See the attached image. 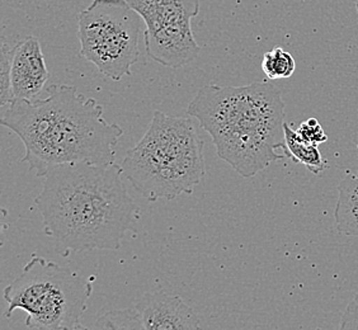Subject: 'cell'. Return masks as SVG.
I'll list each match as a JSON object with an SVG mask.
<instances>
[{
	"label": "cell",
	"mask_w": 358,
	"mask_h": 330,
	"mask_svg": "<svg viewBox=\"0 0 358 330\" xmlns=\"http://www.w3.org/2000/svg\"><path fill=\"white\" fill-rule=\"evenodd\" d=\"M121 165L62 164L43 177L35 200L43 233L62 257L118 250L138 233L141 213L124 186Z\"/></svg>",
	"instance_id": "cell-1"
},
{
	"label": "cell",
	"mask_w": 358,
	"mask_h": 330,
	"mask_svg": "<svg viewBox=\"0 0 358 330\" xmlns=\"http://www.w3.org/2000/svg\"><path fill=\"white\" fill-rule=\"evenodd\" d=\"M1 124L17 134L26 148L22 163L38 178L62 164H112L124 135L118 124L103 118V107L76 87L54 84L43 99H14Z\"/></svg>",
	"instance_id": "cell-2"
},
{
	"label": "cell",
	"mask_w": 358,
	"mask_h": 330,
	"mask_svg": "<svg viewBox=\"0 0 358 330\" xmlns=\"http://www.w3.org/2000/svg\"><path fill=\"white\" fill-rule=\"evenodd\" d=\"M213 138L219 158L244 178L287 157L285 102L271 82L206 85L187 108Z\"/></svg>",
	"instance_id": "cell-3"
},
{
	"label": "cell",
	"mask_w": 358,
	"mask_h": 330,
	"mask_svg": "<svg viewBox=\"0 0 358 330\" xmlns=\"http://www.w3.org/2000/svg\"><path fill=\"white\" fill-rule=\"evenodd\" d=\"M121 166L145 200H174L191 194L203 178V141L191 118L155 110L149 129Z\"/></svg>",
	"instance_id": "cell-4"
},
{
	"label": "cell",
	"mask_w": 358,
	"mask_h": 330,
	"mask_svg": "<svg viewBox=\"0 0 358 330\" xmlns=\"http://www.w3.org/2000/svg\"><path fill=\"white\" fill-rule=\"evenodd\" d=\"M94 277L83 278L55 261L34 255L13 282L4 289L6 317L23 310L31 329H85L83 317L93 292Z\"/></svg>",
	"instance_id": "cell-5"
},
{
	"label": "cell",
	"mask_w": 358,
	"mask_h": 330,
	"mask_svg": "<svg viewBox=\"0 0 358 330\" xmlns=\"http://www.w3.org/2000/svg\"><path fill=\"white\" fill-rule=\"evenodd\" d=\"M144 20L126 0H93L78 15L79 55L115 82L131 74Z\"/></svg>",
	"instance_id": "cell-6"
},
{
	"label": "cell",
	"mask_w": 358,
	"mask_h": 330,
	"mask_svg": "<svg viewBox=\"0 0 358 330\" xmlns=\"http://www.w3.org/2000/svg\"><path fill=\"white\" fill-rule=\"evenodd\" d=\"M138 310L141 329H199L200 317L182 297L171 295L164 289L146 292L138 300Z\"/></svg>",
	"instance_id": "cell-7"
},
{
	"label": "cell",
	"mask_w": 358,
	"mask_h": 330,
	"mask_svg": "<svg viewBox=\"0 0 358 330\" xmlns=\"http://www.w3.org/2000/svg\"><path fill=\"white\" fill-rule=\"evenodd\" d=\"M10 51L14 99L32 101L41 93L50 76L41 43L36 36H27L12 46Z\"/></svg>",
	"instance_id": "cell-8"
},
{
	"label": "cell",
	"mask_w": 358,
	"mask_h": 330,
	"mask_svg": "<svg viewBox=\"0 0 358 330\" xmlns=\"http://www.w3.org/2000/svg\"><path fill=\"white\" fill-rule=\"evenodd\" d=\"M145 51L154 62L179 69L196 60L201 48L194 40L192 23L166 28L152 34L144 32Z\"/></svg>",
	"instance_id": "cell-9"
},
{
	"label": "cell",
	"mask_w": 358,
	"mask_h": 330,
	"mask_svg": "<svg viewBox=\"0 0 358 330\" xmlns=\"http://www.w3.org/2000/svg\"><path fill=\"white\" fill-rule=\"evenodd\" d=\"M144 20L145 34L188 24L200 12V0H126Z\"/></svg>",
	"instance_id": "cell-10"
},
{
	"label": "cell",
	"mask_w": 358,
	"mask_h": 330,
	"mask_svg": "<svg viewBox=\"0 0 358 330\" xmlns=\"http://www.w3.org/2000/svg\"><path fill=\"white\" fill-rule=\"evenodd\" d=\"M338 191L339 197L334 213L338 233L358 238V177H345Z\"/></svg>",
	"instance_id": "cell-11"
},
{
	"label": "cell",
	"mask_w": 358,
	"mask_h": 330,
	"mask_svg": "<svg viewBox=\"0 0 358 330\" xmlns=\"http://www.w3.org/2000/svg\"><path fill=\"white\" fill-rule=\"evenodd\" d=\"M285 141L287 146V157L292 159L295 163L305 165L308 171L314 174H319L325 169L323 157L317 149V145L309 144L303 141V138L297 135L295 130H292L289 124L285 122Z\"/></svg>",
	"instance_id": "cell-12"
},
{
	"label": "cell",
	"mask_w": 358,
	"mask_h": 330,
	"mask_svg": "<svg viewBox=\"0 0 358 330\" xmlns=\"http://www.w3.org/2000/svg\"><path fill=\"white\" fill-rule=\"evenodd\" d=\"M262 70L269 80L287 79L295 73L296 62L289 52L277 46L263 56Z\"/></svg>",
	"instance_id": "cell-13"
},
{
	"label": "cell",
	"mask_w": 358,
	"mask_h": 330,
	"mask_svg": "<svg viewBox=\"0 0 358 330\" xmlns=\"http://www.w3.org/2000/svg\"><path fill=\"white\" fill-rule=\"evenodd\" d=\"M96 329H141L138 310L134 308L112 310L96 319Z\"/></svg>",
	"instance_id": "cell-14"
},
{
	"label": "cell",
	"mask_w": 358,
	"mask_h": 330,
	"mask_svg": "<svg viewBox=\"0 0 358 330\" xmlns=\"http://www.w3.org/2000/svg\"><path fill=\"white\" fill-rule=\"evenodd\" d=\"M10 57L12 51L7 45L1 46V62H0V104L6 106L14 101L12 89V78H10Z\"/></svg>",
	"instance_id": "cell-15"
},
{
	"label": "cell",
	"mask_w": 358,
	"mask_h": 330,
	"mask_svg": "<svg viewBox=\"0 0 358 330\" xmlns=\"http://www.w3.org/2000/svg\"><path fill=\"white\" fill-rule=\"evenodd\" d=\"M296 132L303 141H306L309 144L317 145V146L328 140V136H327L325 131L323 130L322 124H319L317 118L314 117L309 118L300 124Z\"/></svg>",
	"instance_id": "cell-16"
},
{
	"label": "cell",
	"mask_w": 358,
	"mask_h": 330,
	"mask_svg": "<svg viewBox=\"0 0 358 330\" xmlns=\"http://www.w3.org/2000/svg\"><path fill=\"white\" fill-rule=\"evenodd\" d=\"M339 329L358 330V294L345 308V313L341 317Z\"/></svg>",
	"instance_id": "cell-17"
},
{
	"label": "cell",
	"mask_w": 358,
	"mask_h": 330,
	"mask_svg": "<svg viewBox=\"0 0 358 330\" xmlns=\"http://www.w3.org/2000/svg\"><path fill=\"white\" fill-rule=\"evenodd\" d=\"M356 8H357V12H358V0H356Z\"/></svg>",
	"instance_id": "cell-18"
}]
</instances>
